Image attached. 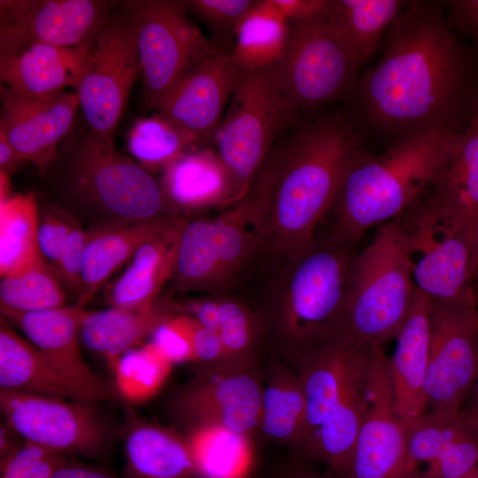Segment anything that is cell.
Segmentation results:
<instances>
[{
	"label": "cell",
	"instance_id": "obj_45",
	"mask_svg": "<svg viewBox=\"0 0 478 478\" xmlns=\"http://www.w3.org/2000/svg\"><path fill=\"white\" fill-rule=\"evenodd\" d=\"M87 239L88 231L74 218L56 267L61 281L77 294V297L81 289V269Z\"/></svg>",
	"mask_w": 478,
	"mask_h": 478
},
{
	"label": "cell",
	"instance_id": "obj_13",
	"mask_svg": "<svg viewBox=\"0 0 478 478\" xmlns=\"http://www.w3.org/2000/svg\"><path fill=\"white\" fill-rule=\"evenodd\" d=\"M430 302L427 409L461 410L478 375L477 295Z\"/></svg>",
	"mask_w": 478,
	"mask_h": 478
},
{
	"label": "cell",
	"instance_id": "obj_43",
	"mask_svg": "<svg viewBox=\"0 0 478 478\" xmlns=\"http://www.w3.org/2000/svg\"><path fill=\"white\" fill-rule=\"evenodd\" d=\"M191 323L189 317L173 311L151 333V343L172 364L194 361Z\"/></svg>",
	"mask_w": 478,
	"mask_h": 478
},
{
	"label": "cell",
	"instance_id": "obj_27",
	"mask_svg": "<svg viewBox=\"0 0 478 478\" xmlns=\"http://www.w3.org/2000/svg\"><path fill=\"white\" fill-rule=\"evenodd\" d=\"M178 215L166 214L122 224L96 226L88 231L81 269V289L75 304L85 306L113 273L130 260L150 237Z\"/></svg>",
	"mask_w": 478,
	"mask_h": 478
},
{
	"label": "cell",
	"instance_id": "obj_19",
	"mask_svg": "<svg viewBox=\"0 0 478 478\" xmlns=\"http://www.w3.org/2000/svg\"><path fill=\"white\" fill-rule=\"evenodd\" d=\"M0 96V130L25 161L44 173L74 122L80 108L75 93L63 90L32 97L1 86Z\"/></svg>",
	"mask_w": 478,
	"mask_h": 478
},
{
	"label": "cell",
	"instance_id": "obj_4",
	"mask_svg": "<svg viewBox=\"0 0 478 478\" xmlns=\"http://www.w3.org/2000/svg\"><path fill=\"white\" fill-rule=\"evenodd\" d=\"M458 134L440 128L391 146L379 157L363 151L337 194L329 235L355 246L368 229L415 204L428 191Z\"/></svg>",
	"mask_w": 478,
	"mask_h": 478
},
{
	"label": "cell",
	"instance_id": "obj_46",
	"mask_svg": "<svg viewBox=\"0 0 478 478\" xmlns=\"http://www.w3.org/2000/svg\"><path fill=\"white\" fill-rule=\"evenodd\" d=\"M289 25L327 17L331 0H266Z\"/></svg>",
	"mask_w": 478,
	"mask_h": 478
},
{
	"label": "cell",
	"instance_id": "obj_1",
	"mask_svg": "<svg viewBox=\"0 0 478 478\" xmlns=\"http://www.w3.org/2000/svg\"><path fill=\"white\" fill-rule=\"evenodd\" d=\"M362 76L350 111L361 134L389 148L444 128L464 131L478 110V66L450 27L443 1L408 0Z\"/></svg>",
	"mask_w": 478,
	"mask_h": 478
},
{
	"label": "cell",
	"instance_id": "obj_40",
	"mask_svg": "<svg viewBox=\"0 0 478 478\" xmlns=\"http://www.w3.org/2000/svg\"><path fill=\"white\" fill-rule=\"evenodd\" d=\"M172 363L150 342L125 352L112 368L119 393L130 403L151 398L163 386Z\"/></svg>",
	"mask_w": 478,
	"mask_h": 478
},
{
	"label": "cell",
	"instance_id": "obj_6",
	"mask_svg": "<svg viewBox=\"0 0 478 478\" xmlns=\"http://www.w3.org/2000/svg\"><path fill=\"white\" fill-rule=\"evenodd\" d=\"M354 247L330 235L315 236L283 263L273 292L274 317L279 334L297 352L348 328Z\"/></svg>",
	"mask_w": 478,
	"mask_h": 478
},
{
	"label": "cell",
	"instance_id": "obj_8",
	"mask_svg": "<svg viewBox=\"0 0 478 478\" xmlns=\"http://www.w3.org/2000/svg\"><path fill=\"white\" fill-rule=\"evenodd\" d=\"M65 186L69 198L96 226L173 214L150 170L120 152L113 139L91 130L70 150Z\"/></svg>",
	"mask_w": 478,
	"mask_h": 478
},
{
	"label": "cell",
	"instance_id": "obj_55",
	"mask_svg": "<svg viewBox=\"0 0 478 478\" xmlns=\"http://www.w3.org/2000/svg\"><path fill=\"white\" fill-rule=\"evenodd\" d=\"M463 478H477V467L472 473Z\"/></svg>",
	"mask_w": 478,
	"mask_h": 478
},
{
	"label": "cell",
	"instance_id": "obj_18",
	"mask_svg": "<svg viewBox=\"0 0 478 478\" xmlns=\"http://www.w3.org/2000/svg\"><path fill=\"white\" fill-rule=\"evenodd\" d=\"M423 228L463 233L478 213V117L459 133L427 194L407 210Z\"/></svg>",
	"mask_w": 478,
	"mask_h": 478
},
{
	"label": "cell",
	"instance_id": "obj_26",
	"mask_svg": "<svg viewBox=\"0 0 478 478\" xmlns=\"http://www.w3.org/2000/svg\"><path fill=\"white\" fill-rule=\"evenodd\" d=\"M415 252V286L432 301L450 302L475 292L472 251L463 233L431 229L422 235Z\"/></svg>",
	"mask_w": 478,
	"mask_h": 478
},
{
	"label": "cell",
	"instance_id": "obj_44",
	"mask_svg": "<svg viewBox=\"0 0 478 478\" xmlns=\"http://www.w3.org/2000/svg\"><path fill=\"white\" fill-rule=\"evenodd\" d=\"M73 220L72 214L56 205L45 207L40 212L38 227L40 253L55 270Z\"/></svg>",
	"mask_w": 478,
	"mask_h": 478
},
{
	"label": "cell",
	"instance_id": "obj_52",
	"mask_svg": "<svg viewBox=\"0 0 478 478\" xmlns=\"http://www.w3.org/2000/svg\"><path fill=\"white\" fill-rule=\"evenodd\" d=\"M472 251V263L474 280L478 275V213L463 232Z\"/></svg>",
	"mask_w": 478,
	"mask_h": 478
},
{
	"label": "cell",
	"instance_id": "obj_16",
	"mask_svg": "<svg viewBox=\"0 0 478 478\" xmlns=\"http://www.w3.org/2000/svg\"><path fill=\"white\" fill-rule=\"evenodd\" d=\"M366 400L347 478H422L409 455L382 345H372Z\"/></svg>",
	"mask_w": 478,
	"mask_h": 478
},
{
	"label": "cell",
	"instance_id": "obj_20",
	"mask_svg": "<svg viewBox=\"0 0 478 478\" xmlns=\"http://www.w3.org/2000/svg\"><path fill=\"white\" fill-rule=\"evenodd\" d=\"M116 4L102 0H1L0 30L63 48H91Z\"/></svg>",
	"mask_w": 478,
	"mask_h": 478
},
{
	"label": "cell",
	"instance_id": "obj_21",
	"mask_svg": "<svg viewBox=\"0 0 478 478\" xmlns=\"http://www.w3.org/2000/svg\"><path fill=\"white\" fill-rule=\"evenodd\" d=\"M91 48H63L0 30L1 86L26 96L75 89Z\"/></svg>",
	"mask_w": 478,
	"mask_h": 478
},
{
	"label": "cell",
	"instance_id": "obj_35",
	"mask_svg": "<svg viewBox=\"0 0 478 478\" xmlns=\"http://www.w3.org/2000/svg\"><path fill=\"white\" fill-rule=\"evenodd\" d=\"M478 437L461 410H430L407 425L408 451L415 466L436 461Z\"/></svg>",
	"mask_w": 478,
	"mask_h": 478
},
{
	"label": "cell",
	"instance_id": "obj_33",
	"mask_svg": "<svg viewBox=\"0 0 478 478\" xmlns=\"http://www.w3.org/2000/svg\"><path fill=\"white\" fill-rule=\"evenodd\" d=\"M290 25L266 0H257L238 26L230 52L239 72L262 70L276 65L283 55Z\"/></svg>",
	"mask_w": 478,
	"mask_h": 478
},
{
	"label": "cell",
	"instance_id": "obj_15",
	"mask_svg": "<svg viewBox=\"0 0 478 478\" xmlns=\"http://www.w3.org/2000/svg\"><path fill=\"white\" fill-rule=\"evenodd\" d=\"M0 408L4 421L25 442L90 459L108 451L110 434L93 405L0 389Z\"/></svg>",
	"mask_w": 478,
	"mask_h": 478
},
{
	"label": "cell",
	"instance_id": "obj_37",
	"mask_svg": "<svg viewBox=\"0 0 478 478\" xmlns=\"http://www.w3.org/2000/svg\"><path fill=\"white\" fill-rule=\"evenodd\" d=\"M198 147L202 146L194 136L158 112L137 120L127 137L129 152L148 170H162Z\"/></svg>",
	"mask_w": 478,
	"mask_h": 478
},
{
	"label": "cell",
	"instance_id": "obj_53",
	"mask_svg": "<svg viewBox=\"0 0 478 478\" xmlns=\"http://www.w3.org/2000/svg\"><path fill=\"white\" fill-rule=\"evenodd\" d=\"M461 411L466 420L478 428V375Z\"/></svg>",
	"mask_w": 478,
	"mask_h": 478
},
{
	"label": "cell",
	"instance_id": "obj_38",
	"mask_svg": "<svg viewBox=\"0 0 478 478\" xmlns=\"http://www.w3.org/2000/svg\"><path fill=\"white\" fill-rule=\"evenodd\" d=\"M1 311L34 312L66 305V294L56 270L45 260L21 272L1 277Z\"/></svg>",
	"mask_w": 478,
	"mask_h": 478
},
{
	"label": "cell",
	"instance_id": "obj_42",
	"mask_svg": "<svg viewBox=\"0 0 478 478\" xmlns=\"http://www.w3.org/2000/svg\"><path fill=\"white\" fill-rule=\"evenodd\" d=\"M255 4L254 0L183 1L187 12L205 23L216 35L235 36L236 29Z\"/></svg>",
	"mask_w": 478,
	"mask_h": 478
},
{
	"label": "cell",
	"instance_id": "obj_17",
	"mask_svg": "<svg viewBox=\"0 0 478 478\" xmlns=\"http://www.w3.org/2000/svg\"><path fill=\"white\" fill-rule=\"evenodd\" d=\"M86 312L75 303L34 312L1 311L2 317L15 325L54 368L74 400L95 406L110 395L81 352L80 328Z\"/></svg>",
	"mask_w": 478,
	"mask_h": 478
},
{
	"label": "cell",
	"instance_id": "obj_11",
	"mask_svg": "<svg viewBox=\"0 0 478 478\" xmlns=\"http://www.w3.org/2000/svg\"><path fill=\"white\" fill-rule=\"evenodd\" d=\"M275 67L297 120L337 102L351 104L360 80L359 66L327 17L290 24L288 43Z\"/></svg>",
	"mask_w": 478,
	"mask_h": 478
},
{
	"label": "cell",
	"instance_id": "obj_28",
	"mask_svg": "<svg viewBox=\"0 0 478 478\" xmlns=\"http://www.w3.org/2000/svg\"><path fill=\"white\" fill-rule=\"evenodd\" d=\"M169 300L147 308L113 307L87 311L80 328L81 345L103 357L111 369L127 351L136 347L157 326L173 312Z\"/></svg>",
	"mask_w": 478,
	"mask_h": 478
},
{
	"label": "cell",
	"instance_id": "obj_23",
	"mask_svg": "<svg viewBox=\"0 0 478 478\" xmlns=\"http://www.w3.org/2000/svg\"><path fill=\"white\" fill-rule=\"evenodd\" d=\"M173 214L235 204L245 194L217 150L202 146L162 169L159 181Z\"/></svg>",
	"mask_w": 478,
	"mask_h": 478
},
{
	"label": "cell",
	"instance_id": "obj_57",
	"mask_svg": "<svg viewBox=\"0 0 478 478\" xmlns=\"http://www.w3.org/2000/svg\"><path fill=\"white\" fill-rule=\"evenodd\" d=\"M475 116H477V117H478V110H477V113H476V115H475Z\"/></svg>",
	"mask_w": 478,
	"mask_h": 478
},
{
	"label": "cell",
	"instance_id": "obj_9",
	"mask_svg": "<svg viewBox=\"0 0 478 478\" xmlns=\"http://www.w3.org/2000/svg\"><path fill=\"white\" fill-rule=\"evenodd\" d=\"M297 121L282 91L275 65L262 70L238 71L213 144L244 194L266 163L274 140Z\"/></svg>",
	"mask_w": 478,
	"mask_h": 478
},
{
	"label": "cell",
	"instance_id": "obj_3",
	"mask_svg": "<svg viewBox=\"0 0 478 478\" xmlns=\"http://www.w3.org/2000/svg\"><path fill=\"white\" fill-rule=\"evenodd\" d=\"M372 345L349 330L297 351L305 399V455L347 478L367 405Z\"/></svg>",
	"mask_w": 478,
	"mask_h": 478
},
{
	"label": "cell",
	"instance_id": "obj_22",
	"mask_svg": "<svg viewBox=\"0 0 478 478\" xmlns=\"http://www.w3.org/2000/svg\"><path fill=\"white\" fill-rule=\"evenodd\" d=\"M237 73L230 52L222 50L193 67L157 112L189 133L201 146H208L213 143Z\"/></svg>",
	"mask_w": 478,
	"mask_h": 478
},
{
	"label": "cell",
	"instance_id": "obj_54",
	"mask_svg": "<svg viewBox=\"0 0 478 478\" xmlns=\"http://www.w3.org/2000/svg\"><path fill=\"white\" fill-rule=\"evenodd\" d=\"M281 478H338L331 472L320 474L311 471L302 465L289 466L282 474Z\"/></svg>",
	"mask_w": 478,
	"mask_h": 478
},
{
	"label": "cell",
	"instance_id": "obj_31",
	"mask_svg": "<svg viewBox=\"0 0 478 478\" xmlns=\"http://www.w3.org/2000/svg\"><path fill=\"white\" fill-rule=\"evenodd\" d=\"M405 0H331L327 18L359 66L381 47Z\"/></svg>",
	"mask_w": 478,
	"mask_h": 478
},
{
	"label": "cell",
	"instance_id": "obj_50",
	"mask_svg": "<svg viewBox=\"0 0 478 478\" xmlns=\"http://www.w3.org/2000/svg\"><path fill=\"white\" fill-rule=\"evenodd\" d=\"M25 162L10 143L5 134L0 130V171L8 176L15 173Z\"/></svg>",
	"mask_w": 478,
	"mask_h": 478
},
{
	"label": "cell",
	"instance_id": "obj_24",
	"mask_svg": "<svg viewBox=\"0 0 478 478\" xmlns=\"http://www.w3.org/2000/svg\"><path fill=\"white\" fill-rule=\"evenodd\" d=\"M430 299L416 288L406 318L388 358L395 406L407 425L427 412L424 387L430 349Z\"/></svg>",
	"mask_w": 478,
	"mask_h": 478
},
{
	"label": "cell",
	"instance_id": "obj_47",
	"mask_svg": "<svg viewBox=\"0 0 478 478\" xmlns=\"http://www.w3.org/2000/svg\"><path fill=\"white\" fill-rule=\"evenodd\" d=\"M450 27L471 38L478 50V0L443 1Z\"/></svg>",
	"mask_w": 478,
	"mask_h": 478
},
{
	"label": "cell",
	"instance_id": "obj_29",
	"mask_svg": "<svg viewBox=\"0 0 478 478\" xmlns=\"http://www.w3.org/2000/svg\"><path fill=\"white\" fill-rule=\"evenodd\" d=\"M126 478H190L197 466L187 441L153 424L135 421L124 439Z\"/></svg>",
	"mask_w": 478,
	"mask_h": 478
},
{
	"label": "cell",
	"instance_id": "obj_14",
	"mask_svg": "<svg viewBox=\"0 0 478 478\" xmlns=\"http://www.w3.org/2000/svg\"><path fill=\"white\" fill-rule=\"evenodd\" d=\"M252 358L204 364L174 396L173 409L190 431L221 427L249 436L259 427L263 388Z\"/></svg>",
	"mask_w": 478,
	"mask_h": 478
},
{
	"label": "cell",
	"instance_id": "obj_10",
	"mask_svg": "<svg viewBox=\"0 0 478 478\" xmlns=\"http://www.w3.org/2000/svg\"><path fill=\"white\" fill-rule=\"evenodd\" d=\"M133 26L146 104L158 111L196 66L220 53L189 19L183 1L131 0L120 4Z\"/></svg>",
	"mask_w": 478,
	"mask_h": 478
},
{
	"label": "cell",
	"instance_id": "obj_5",
	"mask_svg": "<svg viewBox=\"0 0 478 478\" xmlns=\"http://www.w3.org/2000/svg\"><path fill=\"white\" fill-rule=\"evenodd\" d=\"M280 151L263 165L245 196L213 218L186 220L170 280L176 293H224L265 252Z\"/></svg>",
	"mask_w": 478,
	"mask_h": 478
},
{
	"label": "cell",
	"instance_id": "obj_41",
	"mask_svg": "<svg viewBox=\"0 0 478 478\" xmlns=\"http://www.w3.org/2000/svg\"><path fill=\"white\" fill-rule=\"evenodd\" d=\"M69 461L67 454L24 441L0 463V478H51Z\"/></svg>",
	"mask_w": 478,
	"mask_h": 478
},
{
	"label": "cell",
	"instance_id": "obj_12",
	"mask_svg": "<svg viewBox=\"0 0 478 478\" xmlns=\"http://www.w3.org/2000/svg\"><path fill=\"white\" fill-rule=\"evenodd\" d=\"M119 6L92 44L74 89L89 130L111 139L140 74L134 28Z\"/></svg>",
	"mask_w": 478,
	"mask_h": 478
},
{
	"label": "cell",
	"instance_id": "obj_25",
	"mask_svg": "<svg viewBox=\"0 0 478 478\" xmlns=\"http://www.w3.org/2000/svg\"><path fill=\"white\" fill-rule=\"evenodd\" d=\"M186 219L177 216L137 250L125 271L109 285L104 297L110 306L147 308L170 281Z\"/></svg>",
	"mask_w": 478,
	"mask_h": 478
},
{
	"label": "cell",
	"instance_id": "obj_7",
	"mask_svg": "<svg viewBox=\"0 0 478 478\" xmlns=\"http://www.w3.org/2000/svg\"><path fill=\"white\" fill-rule=\"evenodd\" d=\"M376 227L354 259L347 319L359 342L383 346L396 338L413 298L415 248L402 214Z\"/></svg>",
	"mask_w": 478,
	"mask_h": 478
},
{
	"label": "cell",
	"instance_id": "obj_30",
	"mask_svg": "<svg viewBox=\"0 0 478 478\" xmlns=\"http://www.w3.org/2000/svg\"><path fill=\"white\" fill-rule=\"evenodd\" d=\"M0 389L75 401L41 352L0 319Z\"/></svg>",
	"mask_w": 478,
	"mask_h": 478
},
{
	"label": "cell",
	"instance_id": "obj_34",
	"mask_svg": "<svg viewBox=\"0 0 478 478\" xmlns=\"http://www.w3.org/2000/svg\"><path fill=\"white\" fill-rule=\"evenodd\" d=\"M40 212L32 194L9 195L0 203V276H7L40 262Z\"/></svg>",
	"mask_w": 478,
	"mask_h": 478
},
{
	"label": "cell",
	"instance_id": "obj_58",
	"mask_svg": "<svg viewBox=\"0 0 478 478\" xmlns=\"http://www.w3.org/2000/svg\"><path fill=\"white\" fill-rule=\"evenodd\" d=\"M476 279H478V275H477Z\"/></svg>",
	"mask_w": 478,
	"mask_h": 478
},
{
	"label": "cell",
	"instance_id": "obj_32",
	"mask_svg": "<svg viewBox=\"0 0 478 478\" xmlns=\"http://www.w3.org/2000/svg\"><path fill=\"white\" fill-rule=\"evenodd\" d=\"M173 307L176 312L216 332L228 358H251L259 326L252 312L240 300L217 293L173 301Z\"/></svg>",
	"mask_w": 478,
	"mask_h": 478
},
{
	"label": "cell",
	"instance_id": "obj_49",
	"mask_svg": "<svg viewBox=\"0 0 478 478\" xmlns=\"http://www.w3.org/2000/svg\"><path fill=\"white\" fill-rule=\"evenodd\" d=\"M51 478H119L110 471L70 460L61 466Z\"/></svg>",
	"mask_w": 478,
	"mask_h": 478
},
{
	"label": "cell",
	"instance_id": "obj_51",
	"mask_svg": "<svg viewBox=\"0 0 478 478\" xmlns=\"http://www.w3.org/2000/svg\"><path fill=\"white\" fill-rule=\"evenodd\" d=\"M22 440L4 421L0 426V463L10 457L22 443Z\"/></svg>",
	"mask_w": 478,
	"mask_h": 478
},
{
	"label": "cell",
	"instance_id": "obj_48",
	"mask_svg": "<svg viewBox=\"0 0 478 478\" xmlns=\"http://www.w3.org/2000/svg\"><path fill=\"white\" fill-rule=\"evenodd\" d=\"M191 320V345L194 361L212 364L229 359L218 334L200 325L193 319Z\"/></svg>",
	"mask_w": 478,
	"mask_h": 478
},
{
	"label": "cell",
	"instance_id": "obj_56",
	"mask_svg": "<svg viewBox=\"0 0 478 478\" xmlns=\"http://www.w3.org/2000/svg\"><path fill=\"white\" fill-rule=\"evenodd\" d=\"M477 478H478V466H477Z\"/></svg>",
	"mask_w": 478,
	"mask_h": 478
},
{
	"label": "cell",
	"instance_id": "obj_2",
	"mask_svg": "<svg viewBox=\"0 0 478 478\" xmlns=\"http://www.w3.org/2000/svg\"><path fill=\"white\" fill-rule=\"evenodd\" d=\"M363 151L351 112H322L304 125L280 151L265 252L285 263L310 246Z\"/></svg>",
	"mask_w": 478,
	"mask_h": 478
},
{
	"label": "cell",
	"instance_id": "obj_39",
	"mask_svg": "<svg viewBox=\"0 0 478 478\" xmlns=\"http://www.w3.org/2000/svg\"><path fill=\"white\" fill-rule=\"evenodd\" d=\"M248 436L221 427L189 431L188 443L198 474L209 478H238L235 473L249 454Z\"/></svg>",
	"mask_w": 478,
	"mask_h": 478
},
{
	"label": "cell",
	"instance_id": "obj_36",
	"mask_svg": "<svg viewBox=\"0 0 478 478\" xmlns=\"http://www.w3.org/2000/svg\"><path fill=\"white\" fill-rule=\"evenodd\" d=\"M305 399L299 376L274 372L263 389L259 427L276 440L299 444L305 424Z\"/></svg>",
	"mask_w": 478,
	"mask_h": 478
}]
</instances>
